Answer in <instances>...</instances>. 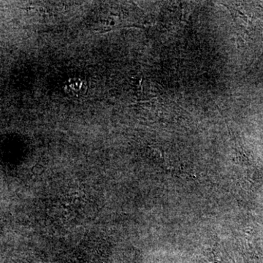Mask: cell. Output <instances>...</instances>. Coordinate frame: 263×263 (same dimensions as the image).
<instances>
[{"label": "cell", "mask_w": 263, "mask_h": 263, "mask_svg": "<svg viewBox=\"0 0 263 263\" xmlns=\"http://www.w3.org/2000/svg\"><path fill=\"white\" fill-rule=\"evenodd\" d=\"M87 89V82L81 78H71L66 82L65 86L66 93L76 98L86 94Z\"/></svg>", "instance_id": "obj_1"}]
</instances>
